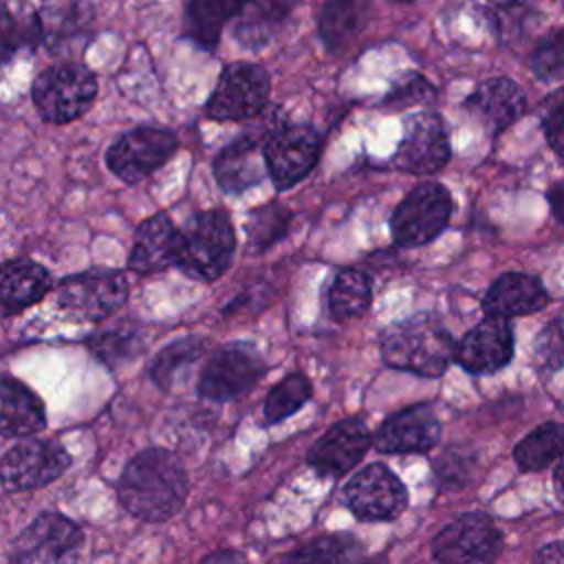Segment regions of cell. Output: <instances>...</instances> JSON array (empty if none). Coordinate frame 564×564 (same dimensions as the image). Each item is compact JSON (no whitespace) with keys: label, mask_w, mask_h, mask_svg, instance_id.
Instances as JSON below:
<instances>
[{"label":"cell","mask_w":564,"mask_h":564,"mask_svg":"<svg viewBox=\"0 0 564 564\" xmlns=\"http://www.w3.org/2000/svg\"><path fill=\"white\" fill-rule=\"evenodd\" d=\"M189 491L181 460L161 447L139 452L117 480L121 507L139 520L163 522L181 511Z\"/></svg>","instance_id":"cell-1"},{"label":"cell","mask_w":564,"mask_h":564,"mask_svg":"<svg viewBox=\"0 0 564 564\" xmlns=\"http://www.w3.org/2000/svg\"><path fill=\"white\" fill-rule=\"evenodd\" d=\"M456 341L432 315H414L394 324L381 339V359L394 370L441 377L456 359Z\"/></svg>","instance_id":"cell-2"},{"label":"cell","mask_w":564,"mask_h":564,"mask_svg":"<svg viewBox=\"0 0 564 564\" xmlns=\"http://www.w3.org/2000/svg\"><path fill=\"white\" fill-rule=\"evenodd\" d=\"M264 159L275 189L300 183L317 163L319 134L306 123H293L282 110L264 108Z\"/></svg>","instance_id":"cell-3"},{"label":"cell","mask_w":564,"mask_h":564,"mask_svg":"<svg viewBox=\"0 0 564 564\" xmlns=\"http://www.w3.org/2000/svg\"><path fill=\"white\" fill-rule=\"evenodd\" d=\"M234 251L231 218L223 209L198 212L183 227V251L176 267L198 282H212L231 264Z\"/></svg>","instance_id":"cell-4"},{"label":"cell","mask_w":564,"mask_h":564,"mask_svg":"<svg viewBox=\"0 0 564 564\" xmlns=\"http://www.w3.org/2000/svg\"><path fill=\"white\" fill-rule=\"evenodd\" d=\"M95 97L97 79L77 62H59L44 68L31 86V99L37 115L57 126L79 119L93 106Z\"/></svg>","instance_id":"cell-5"},{"label":"cell","mask_w":564,"mask_h":564,"mask_svg":"<svg viewBox=\"0 0 564 564\" xmlns=\"http://www.w3.org/2000/svg\"><path fill=\"white\" fill-rule=\"evenodd\" d=\"M452 196L445 185L423 181L414 185L394 207L390 234L399 247H421L432 242L449 223Z\"/></svg>","instance_id":"cell-6"},{"label":"cell","mask_w":564,"mask_h":564,"mask_svg":"<svg viewBox=\"0 0 564 564\" xmlns=\"http://www.w3.org/2000/svg\"><path fill=\"white\" fill-rule=\"evenodd\" d=\"M271 93V77L260 64H227L212 90L205 115L214 121H245L262 115Z\"/></svg>","instance_id":"cell-7"},{"label":"cell","mask_w":564,"mask_h":564,"mask_svg":"<svg viewBox=\"0 0 564 564\" xmlns=\"http://www.w3.org/2000/svg\"><path fill=\"white\" fill-rule=\"evenodd\" d=\"M84 546L82 529L66 516L46 511L15 538L11 564H77Z\"/></svg>","instance_id":"cell-8"},{"label":"cell","mask_w":564,"mask_h":564,"mask_svg":"<svg viewBox=\"0 0 564 564\" xmlns=\"http://www.w3.org/2000/svg\"><path fill=\"white\" fill-rule=\"evenodd\" d=\"M502 551V533L487 513L454 518L432 540L436 564H494Z\"/></svg>","instance_id":"cell-9"},{"label":"cell","mask_w":564,"mask_h":564,"mask_svg":"<svg viewBox=\"0 0 564 564\" xmlns=\"http://www.w3.org/2000/svg\"><path fill=\"white\" fill-rule=\"evenodd\" d=\"M176 150L178 139L174 132L154 126H139L112 141L106 150V165L123 183H139L165 165Z\"/></svg>","instance_id":"cell-10"},{"label":"cell","mask_w":564,"mask_h":564,"mask_svg":"<svg viewBox=\"0 0 564 564\" xmlns=\"http://www.w3.org/2000/svg\"><path fill=\"white\" fill-rule=\"evenodd\" d=\"M128 297V280L115 269H88L57 284V302L70 315L99 322L112 315Z\"/></svg>","instance_id":"cell-11"},{"label":"cell","mask_w":564,"mask_h":564,"mask_svg":"<svg viewBox=\"0 0 564 564\" xmlns=\"http://www.w3.org/2000/svg\"><path fill=\"white\" fill-rule=\"evenodd\" d=\"M344 502L359 520H394L408 507L403 482L386 465L372 463L344 485Z\"/></svg>","instance_id":"cell-12"},{"label":"cell","mask_w":564,"mask_h":564,"mask_svg":"<svg viewBox=\"0 0 564 564\" xmlns=\"http://www.w3.org/2000/svg\"><path fill=\"white\" fill-rule=\"evenodd\" d=\"M264 372V364L251 344H229L212 355L198 379V394L227 401L251 390Z\"/></svg>","instance_id":"cell-13"},{"label":"cell","mask_w":564,"mask_h":564,"mask_svg":"<svg viewBox=\"0 0 564 564\" xmlns=\"http://www.w3.org/2000/svg\"><path fill=\"white\" fill-rule=\"evenodd\" d=\"M70 465V454L57 441L26 438L11 445L2 456V482L9 491L44 487Z\"/></svg>","instance_id":"cell-14"},{"label":"cell","mask_w":564,"mask_h":564,"mask_svg":"<svg viewBox=\"0 0 564 564\" xmlns=\"http://www.w3.org/2000/svg\"><path fill=\"white\" fill-rule=\"evenodd\" d=\"M449 161V139L436 112L421 110L405 119L403 137L394 152V165L403 172L427 176Z\"/></svg>","instance_id":"cell-15"},{"label":"cell","mask_w":564,"mask_h":564,"mask_svg":"<svg viewBox=\"0 0 564 564\" xmlns=\"http://www.w3.org/2000/svg\"><path fill=\"white\" fill-rule=\"evenodd\" d=\"M441 441V421L430 403L399 410L381 423L375 447L381 454H423Z\"/></svg>","instance_id":"cell-16"},{"label":"cell","mask_w":564,"mask_h":564,"mask_svg":"<svg viewBox=\"0 0 564 564\" xmlns=\"http://www.w3.org/2000/svg\"><path fill=\"white\" fill-rule=\"evenodd\" d=\"M264 126L240 134L214 159V176L223 192L240 194L269 176L264 159Z\"/></svg>","instance_id":"cell-17"},{"label":"cell","mask_w":564,"mask_h":564,"mask_svg":"<svg viewBox=\"0 0 564 564\" xmlns=\"http://www.w3.org/2000/svg\"><path fill=\"white\" fill-rule=\"evenodd\" d=\"M513 357V330L505 317L487 315L456 346V361L471 375H489Z\"/></svg>","instance_id":"cell-18"},{"label":"cell","mask_w":564,"mask_h":564,"mask_svg":"<svg viewBox=\"0 0 564 564\" xmlns=\"http://www.w3.org/2000/svg\"><path fill=\"white\" fill-rule=\"evenodd\" d=\"M370 443V430L361 419H344L311 447L308 465L322 476H341L366 456Z\"/></svg>","instance_id":"cell-19"},{"label":"cell","mask_w":564,"mask_h":564,"mask_svg":"<svg viewBox=\"0 0 564 564\" xmlns=\"http://www.w3.org/2000/svg\"><path fill=\"white\" fill-rule=\"evenodd\" d=\"M183 251V229H176L167 214L159 212L137 229L128 267L134 273H154L178 264Z\"/></svg>","instance_id":"cell-20"},{"label":"cell","mask_w":564,"mask_h":564,"mask_svg":"<svg viewBox=\"0 0 564 564\" xmlns=\"http://www.w3.org/2000/svg\"><path fill=\"white\" fill-rule=\"evenodd\" d=\"M527 99L522 88L507 77H491L478 84V88L465 99L469 110L489 134L507 130L524 112Z\"/></svg>","instance_id":"cell-21"},{"label":"cell","mask_w":564,"mask_h":564,"mask_svg":"<svg viewBox=\"0 0 564 564\" xmlns=\"http://www.w3.org/2000/svg\"><path fill=\"white\" fill-rule=\"evenodd\" d=\"M549 302L546 289L540 278L531 273L509 271L491 282L482 297V308L487 315L496 317H518L544 308Z\"/></svg>","instance_id":"cell-22"},{"label":"cell","mask_w":564,"mask_h":564,"mask_svg":"<svg viewBox=\"0 0 564 564\" xmlns=\"http://www.w3.org/2000/svg\"><path fill=\"white\" fill-rule=\"evenodd\" d=\"M300 0H242L231 20L234 40L249 51L264 48Z\"/></svg>","instance_id":"cell-23"},{"label":"cell","mask_w":564,"mask_h":564,"mask_svg":"<svg viewBox=\"0 0 564 564\" xmlns=\"http://www.w3.org/2000/svg\"><path fill=\"white\" fill-rule=\"evenodd\" d=\"M40 18L46 46L62 55V51L86 42L95 22V9L88 0H46Z\"/></svg>","instance_id":"cell-24"},{"label":"cell","mask_w":564,"mask_h":564,"mask_svg":"<svg viewBox=\"0 0 564 564\" xmlns=\"http://www.w3.org/2000/svg\"><path fill=\"white\" fill-rule=\"evenodd\" d=\"M51 286H53V278L42 264L29 258L7 260L2 264V282H0L4 315H13L40 302L46 295V291H51Z\"/></svg>","instance_id":"cell-25"},{"label":"cell","mask_w":564,"mask_h":564,"mask_svg":"<svg viewBox=\"0 0 564 564\" xmlns=\"http://www.w3.org/2000/svg\"><path fill=\"white\" fill-rule=\"evenodd\" d=\"M0 410L2 436H31L35 432H42L46 425V414L40 397L13 377H2Z\"/></svg>","instance_id":"cell-26"},{"label":"cell","mask_w":564,"mask_h":564,"mask_svg":"<svg viewBox=\"0 0 564 564\" xmlns=\"http://www.w3.org/2000/svg\"><path fill=\"white\" fill-rule=\"evenodd\" d=\"M370 0H328L317 15V33L333 53L346 48L370 22Z\"/></svg>","instance_id":"cell-27"},{"label":"cell","mask_w":564,"mask_h":564,"mask_svg":"<svg viewBox=\"0 0 564 564\" xmlns=\"http://www.w3.org/2000/svg\"><path fill=\"white\" fill-rule=\"evenodd\" d=\"M242 0H185V35L200 48H214L227 22L234 20Z\"/></svg>","instance_id":"cell-28"},{"label":"cell","mask_w":564,"mask_h":564,"mask_svg":"<svg viewBox=\"0 0 564 564\" xmlns=\"http://www.w3.org/2000/svg\"><path fill=\"white\" fill-rule=\"evenodd\" d=\"M564 458V423H542L513 449V460L524 471H540Z\"/></svg>","instance_id":"cell-29"},{"label":"cell","mask_w":564,"mask_h":564,"mask_svg":"<svg viewBox=\"0 0 564 564\" xmlns=\"http://www.w3.org/2000/svg\"><path fill=\"white\" fill-rule=\"evenodd\" d=\"M372 302L370 278L359 269H341L328 291V308L333 319L350 322L361 317Z\"/></svg>","instance_id":"cell-30"},{"label":"cell","mask_w":564,"mask_h":564,"mask_svg":"<svg viewBox=\"0 0 564 564\" xmlns=\"http://www.w3.org/2000/svg\"><path fill=\"white\" fill-rule=\"evenodd\" d=\"M86 348L108 368H117L123 361L134 359L143 350V333L134 324H115L99 328L86 337Z\"/></svg>","instance_id":"cell-31"},{"label":"cell","mask_w":564,"mask_h":564,"mask_svg":"<svg viewBox=\"0 0 564 564\" xmlns=\"http://www.w3.org/2000/svg\"><path fill=\"white\" fill-rule=\"evenodd\" d=\"M364 544L348 533L324 535L295 549L282 564H364Z\"/></svg>","instance_id":"cell-32"},{"label":"cell","mask_w":564,"mask_h":564,"mask_svg":"<svg viewBox=\"0 0 564 564\" xmlns=\"http://www.w3.org/2000/svg\"><path fill=\"white\" fill-rule=\"evenodd\" d=\"M44 40L40 11L31 9L26 2L11 7L2 4V59L9 62L22 48H35Z\"/></svg>","instance_id":"cell-33"},{"label":"cell","mask_w":564,"mask_h":564,"mask_svg":"<svg viewBox=\"0 0 564 564\" xmlns=\"http://www.w3.org/2000/svg\"><path fill=\"white\" fill-rule=\"evenodd\" d=\"M205 350H207V341L203 337L176 339L156 352V357L150 364V375L156 381V386L170 390L176 375L192 361L200 359Z\"/></svg>","instance_id":"cell-34"},{"label":"cell","mask_w":564,"mask_h":564,"mask_svg":"<svg viewBox=\"0 0 564 564\" xmlns=\"http://www.w3.org/2000/svg\"><path fill=\"white\" fill-rule=\"evenodd\" d=\"M311 392H313L311 381L300 372H293L286 379H282L280 383H275L269 390L264 405H262L264 425H275L282 419L291 416L295 410H300L311 399Z\"/></svg>","instance_id":"cell-35"},{"label":"cell","mask_w":564,"mask_h":564,"mask_svg":"<svg viewBox=\"0 0 564 564\" xmlns=\"http://www.w3.org/2000/svg\"><path fill=\"white\" fill-rule=\"evenodd\" d=\"M291 212L280 203H269L249 214L247 238L251 251H264L275 245L289 229Z\"/></svg>","instance_id":"cell-36"},{"label":"cell","mask_w":564,"mask_h":564,"mask_svg":"<svg viewBox=\"0 0 564 564\" xmlns=\"http://www.w3.org/2000/svg\"><path fill=\"white\" fill-rule=\"evenodd\" d=\"M531 70L542 82L564 79V29H557L538 42L531 55Z\"/></svg>","instance_id":"cell-37"},{"label":"cell","mask_w":564,"mask_h":564,"mask_svg":"<svg viewBox=\"0 0 564 564\" xmlns=\"http://www.w3.org/2000/svg\"><path fill=\"white\" fill-rule=\"evenodd\" d=\"M432 97H434V86L423 75L410 70L386 95L383 108H388L390 112H397V110H405L410 106H421V104L430 101Z\"/></svg>","instance_id":"cell-38"},{"label":"cell","mask_w":564,"mask_h":564,"mask_svg":"<svg viewBox=\"0 0 564 564\" xmlns=\"http://www.w3.org/2000/svg\"><path fill=\"white\" fill-rule=\"evenodd\" d=\"M474 471V456L458 447H447L436 460H434V476L438 485L445 489L463 487Z\"/></svg>","instance_id":"cell-39"},{"label":"cell","mask_w":564,"mask_h":564,"mask_svg":"<svg viewBox=\"0 0 564 564\" xmlns=\"http://www.w3.org/2000/svg\"><path fill=\"white\" fill-rule=\"evenodd\" d=\"M535 359L546 370H557L564 366V317L551 319L533 344Z\"/></svg>","instance_id":"cell-40"},{"label":"cell","mask_w":564,"mask_h":564,"mask_svg":"<svg viewBox=\"0 0 564 564\" xmlns=\"http://www.w3.org/2000/svg\"><path fill=\"white\" fill-rule=\"evenodd\" d=\"M544 134L551 145V150L560 156H564V104L551 110L544 119Z\"/></svg>","instance_id":"cell-41"},{"label":"cell","mask_w":564,"mask_h":564,"mask_svg":"<svg viewBox=\"0 0 564 564\" xmlns=\"http://www.w3.org/2000/svg\"><path fill=\"white\" fill-rule=\"evenodd\" d=\"M533 564H564V540L549 542L533 555Z\"/></svg>","instance_id":"cell-42"},{"label":"cell","mask_w":564,"mask_h":564,"mask_svg":"<svg viewBox=\"0 0 564 564\" xmlns=\"http://www.w3.org/2000/svg\"><path fill=\"white\" fill-rule=\"evenodd\" d=\"M546 198H549V205H551V214L555 216L557 223L564 225V178L557 181L555 185H551Z\"/></svg>","instance_id":"cell-43"},{"label":"cell","mask_w":564,"mask_h":564,"mask_svg":"<svg viewBox=\"0 0 564 564\" xmlns=\"http://www.w3.org/2000/svg\"><path fill=\"white\" fill-rule=\"evenodd\" d=\"M200 564H247L245 555L234 551V549H220L209 553Z\"/></svg>","instance_id":"cell-44"},{"label":"cell","mask_w":564,"mask_h":564,"mask_svg":"<svg viewBox=\"0 0 564 564\" xmlns=\"http://www.w3.org/2000/svg\"><path fill=\"white\" fill-rule=\"evenodd\" d=\"M553 485H555V496L564 505V458L557 463L555 474H553Z\"/></svg>","instance_id":"cell-45"},{"label":"cell","mask_w":564,"mask_h":564,"mask_svg":"<svg viewBox=\"0 0 564 564\" xmlns=\"http://www.w3.org/2000/svg\"><path fill=\"white\" fill-rule=\"evenodd\" d=\"M364 564H388V557L381 553V555H377V557H372V560H366Z\"/></svg>","instance_id":"cell-46"},{"label":"cell","mask_w":564,"mask_h":564,"mask_svg":"<svg viewBox=\"0 0 564 564\" xmlns=\"http://www.w3.org/2000/svg\"><path fill=\"white\" fill-rule=\"evenodd\" d=\"M394 2H414V0H394Z\"/></svg>","instance_id":"cell-47"}]
</instances>
